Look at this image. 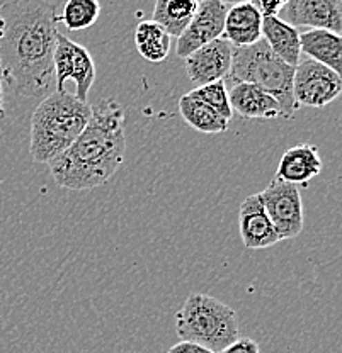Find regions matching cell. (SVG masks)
Here are the masks:
<instances>
[{
    "label": "cell",
    "mask_w": 342,
    "mask_h": 353,
    "mask_svg": "<svg viewBox=\"0 0 342 353\" xmlns=\"http://www.w3.org/2000/svg\"><path fill=\"white\" fill-rule=\"evenodd\" d=\"M58 24L55 3L0 6V77L12 94L26 99L48 94L53 82Z\"/></svg>",
    "instance_id": "obj_1"
},
{
    "label": "cell",
    "mask_w": 342,
    "mask_h": 353,
    "mask_svg": "<svg viewBox=\"0 0 342 353\" xmlns=\"http://www.w3.org/2000/svg\"><path fill=\"white\" fill-rule=\"evenodd\" d=\"M126 154L123 105L113 99L92 105L86 130L60 157L48 163L55 182L68 190H92L104 185Z\"/></svg>",
    "instance_id": "obj_2"
},
{
    "label": "cell",
    "mask_w": 342,
    "mask_h": 353,
    "mask_svg": "<svg viewBox=\"0 0 342 353\" xmlns=\"http://www.w3.org/2000/svg\"><path fill=\"white\" fill-rule=\"evenodd\" d=\"M92 105L70 92L55 90L38 104L31 117L29 153L38 163H50L60 157L86 130Z\"/></svg>",
    "instance_id": "obj_3"
},
{
    "label": "cell",
    "mask_w": 342,
    "mask_h": 353,
    "mask_svg": "<svg viewBox=\"0 0 342 353\" xmlns=\"http://www.w3.org/2000/svg\"><path fill=\"white\" fill-rule=\"evenodd\" d=\"M295 66H289L269 50L260 39L252 46L234 48L231 66L225 83H252L276 99L283 112V119H292L298 109L293 97Z\"/></svg>",
    "instance_id": "obj_4"
},
{
    "label": "cell",
    "mask_w": 342,
    "mask_h": 353,
    "mask_svg": "<svg viewBox=\"0 0 342 353\" xmlns=\"http://www.w3.org/2000/svg\"><path fill=\"white\" fill-rule=\"evenodd\" d=\"M175 333L181 341H191L220 353L238 340L240 330L234 309L216 297L194 292L175 312Z\"/></svg>",
    "instance_id": "obj_5"
},
{
    "label": "cell",
    "mask_w": 342,
    "mask_h": 353,
    "mask_svg": "<svg viewBox=\"0 0 342 353\" xmlns=\"http://www.w3.org/2000/svg\"><path fill=\"white\" fill-rule=\"evenodd\" d=\"M53 75L57 77L58 92H64L65 83L72 80L75 83L73 95L79 101L87 102V95L95 80V65L89 50L58 32L53 54Z\"/></svg>",
    "instance_id": "obj_6"
},
{
    "label": "cell",
    "mask_w": 342,
    "mask_h": 353,
    "mask_svg": "<svg viewBox=\"0 0 342 353\" xmlns=\"http://www.w3.org/2000/svg\"><path fill=\"white\" fill-rule=\"evenodd\" d=\"M342 90L339 73L314 60L300 61L293 75V97L296 105L303 108H325L336 101Z\"/></svg>",
    "instance_id": "obj_7"
},
{
    "label": "cell",
    "mask_w": 342,
    "mask_h": 353,
    "mask_svg": "<svg viewBox=\"0 0 342 353\" xmlns=\"http://www.w3.org/2000/svg\"><path fill=\"white\" fill-rule=\"evenodd\" d=\"M264 209L279 234V240L295 238L303 230V202L300 189L292 183L273 179L269 185L259 192Z\"/></svg>",
    "instance_id": "obj_8"
},
{
    "label": "cell",
    "mask_w": 342,
    "mask_h": 353,
    "mask_svg": "<svg viewBox=\"0 0 342 353\" xmlns=\"http://www.w3.org/2000/svg\"><path fill=\"white\" fill-rule=\"evenodd\" d=\"M228 7L230 6L227 2H220V0L198 2V9L193 21L189 22L186 31L178 38L175 53H178L179 58L186 60L193 51L222 38Z\"/></svg>",
    "instance_id": "obj_9"
},
{
    "label": "cell",
    "mask_w": 342,
    "mask_h": 353,
    "mask_svg": "<svg viewBox=\"0 0 342 353\" xmlns=\"http://www.w3.org/2000/svg\"><path fill=\"white\" fill-rule=\"evenodd\" d=\"M279 16V19L293 28L307 26L339 36L342 32L341 0H288Z\"/></svg>",
    "instance_id": "obj_10"
},
{
    "label": "cell",
    "mask_w": 342,
    "mask_h": 353,
    "mask_svg": "<svg viewBox=\"0 0 342 353\" xmlns=\"http://www.w3.org/2000/svg\"><path fill=\"white\" fill-rule=\"evenodd\" d=\"M234 46L225 38L205 44L184 60L186 73L198 87L225 80L231 66Z\"/></svg>",
    "instance_id": "obj_11"
},
{
    "label": "cell",
    "mask_w": 342,
    "mask_h": 353,
    "mask_svg": "<svg viewBox=\"0 0 342 353\" xmlns=\"http://www.w3.org/2000/svg\"><path fill=\"white\" fill-rule=\"evenodd\" d=\"M238 230L240 238L249 250L269 248L279 243V234L271 223L259 194L249 196L240 204L238 211Z\"/></svg>",
    "instance_id": "obj_12"
},
{
    "label": "cell",
    "mask_w": 342,
    "mask_h": 353,
    "mask_svg": "<svg viewBox=\"0 0 342 353\" xmlns=\"http://www.w3.org/2000/svg\"><path fill=\"white\" fill-rule=\"evenodd\" d=\"M320 172H322V158L319 148L315 145L301 143L283 153L274 179L296 187H305L312 179L319 176Z\"/></svg>",
    "instance_id": "obj_13"
},
{
    "label": "cell",
    "mask_w": 342,
    "mask_h": 353,
    "mask_svg": "<svg viewBox=\"0 0 342 353\" xmlns=\"http://www.w3.org/2000/svg\"><path fill=\"white\" fill-rule=\"evenodd\" d=\"M231 112L245 119H279L283 117L281 108L263 88L252 83H234L228 90Z\"/></svg>",
    "instance_id": "obj_14"
},
{
    "label": "cell",
    "mask_w": 342,
    "mask_h": 353,
    "mask_svg": "<svg viewBox=\"0 0 342 353\" xmlns=\"http://www.w3.org/2000/svg\"><path fill=\"white\" fill-rule=\"evenodd\" d=\"M263 16L252 2H240L228 7L223 36L234 48L252 46L263 39Z\"/></svg>",
    "instance_id": "obj_15"
},
{
    "label": "cell",
    "mask_w": 342,
    "mask_h": 353,
    "mask_svg": "<svg viewBox=\"0 0 342 353\" xmlns=\"http://www.w3.org/2000/svg\"><path fill=\"white\" fill-rule=\"evenodd\" d=\"M300 50L317 63L327 66L341 75L342 66V38L323 29H308L300 32Z\"/></svg>",
    "instance_id": "obj_16"
},
{
    "label": "cell",
    "mask_w": 342,
    "mask_h": 353,
    "mask_svg": "<svg viewBox=\"0 0 342 353\" xmlns=\"http://www.w3.org/2000/svg\"><path fill=\"white\" fill-rule=\"evenodd\" d=\"M260 32H263V39L269 46V50L279 60H283L289 66H296L300 63V31L296 28L286 24L279 17H266V19H263Z\"/></svg>",
    "instance_id": "obj_17"
},
{
    "label": "cell",
    "mask_w": 342,
    "mask_h": 353,
    "mask_svg": "<svg viewBox=\"0 0 342 353\" xmlns=\"http://www.w3.org/2000/svg\"><path fill=\"white\" fill-rule=\"evenodd\" d=\"M179 112L182 119L186 121L187 126L193 130L205 132V134H222L228 130L230 121L220 116L216 110H213L209 105H206L203 101L196 97L193 92L184 94L178 102Z\"/></svg>",
    "instance_id": "obj_18"
},
{
    "label": "cell",
    "mask_w": 342,
    "mask_h": 353,
    "mask_svg": "<svg viewBox=\"0 0 342 353\" xmlns=\"http://www.w3.org/2000/svg\"><path fill=\"white\" fill-rule=\"evenodd\" d=\"M196 0H157L153 7V22L171 38H179L196 14Z\"/></svg>",
    "instance_id": "obj_19"
},
{
    "label": "cell",
    "mask_w": 342,
    "mask_h": 353,
    "mask_svg": "<svg viewBox=\"0 0 342 353\" xmlns=\"http://www.w3.org/2000/svg\"><path fill=\"white\" fill-rule=\"evenodd\" d=\"M171 36L152 19L138 22L135 29V46L143 60L160 63L171 53Z\"/></svg>",
    "instance_id": "obj_20"
},
{
    "label": "cell",
    "mask_w": 342,
    "mask_h": 353,
    "mask_svg": "<svg viewBox=\"0 0 342 353\" xmlns=\"http://www.w3.org/2000/svg\"><path fill=\"white\" fill-rule=\"evenodd\" d=\"M101 16V3L97 0H68L58 21L70 31H82L95 24Z\"/></svg>",
    "instance_id": "obj_21"
},
{
    "label": "cell",
    "mask_w": 342,
    "mask_h": 353,
    "mask_svg": "<svg viewBox=\"0 0 342 353\" xmlns=\"http://www.w3.org/2000/svg\"><path fill=\"white\" fill-rule=\"evenodd\" d=\"M191 92H193L200 101H203L206 105H209L213 110H216L220 116L225 117L227 121L231 119L234 112H231L230 101H228V88L225 80L206 83V85L194 88V90Z\"/></svg>",
    "instance_id": "obj_22"
},
{
    "label": "cell",
    "mask_w": 342,
    "mask_h": 353,
    "mask_svg": "<svg viewBox=\"0 0 342 353\" xmlns=\"http://www.w3.org/2000/svg\"><path fill=\"white\" fill-rule=\"evenodd\" d=\"M252 3L259 10L263 19H266V17H279V12H281L286 2L285 0H256Z\"/></svg>",
    "instance_id": "obj_23"
},
{
    "label": "cell",
    "mask_w": 342,
    "mask_h": 353,
    "mask_svg": "<svg viewBox=\"0 0 342 353\" xmlns=\"http://www.w3.org/2000/svg\"><path fill=\"white\" fill-rule=\"evenodd\" d=\"M220 353H260L259 345L252 338H238Z\"/></svg>",
    "instance_id": "obj_24"
},
{
    "label": "cell",
    "mask_w": 342,
    "mask_h": 353,
    "mask_svg": "<svg viewBox=\"0 0 342 353\" xmlns=\"http://www.w3.org/2000/svg\"><path fill=\"white\" fill-rule=\"evenodd\" d=\"M167 353H213L208 348L201 347V345L191 343V341H179Z\"/></svg>",
    "instance_id": "obj_25"
},
{
    "label": "cell",
    "mask_w": 342,
    "mask_h": 353,
    "mask_svg": "<svg viewBox=\"0 0 342 353\" xmlns=\"http://www.w3.org/2000/svg\"><path fill=\"white\" fill-rule=\"evenodd\" d=\"M6 116V105H3V87H2V77H0V119Z\"/></svg>",
    "instance_id": "obj_26"
}]
</instances>
